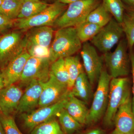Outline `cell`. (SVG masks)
Wrapping results in <instances>:
<instances>
[{
	"label": "cell",
	"mask_w": 134,
	"mask_h": 134,
	"mask_svg": "<svg viewBox=\"0 0 134 134\" xmlns=\"http://www.w3.org/2000/svg\"><path fill=\"white\" fill-rule=\"evenodd\" d=\"M82 42L75 27L58 29L50 48V60L53 63L60 58L72 56L82 48Z\"/></svg>",
	"instance_id": "6da1fadb"
},
{
	"label": "cell",
	"mask_w": 134,
	"mask_h": 134,
	"mask_svg": "<svg viewBox=\"0 0 134 134\" xmlns=\"http://www.w3.org/2000/svg\"><path fill=\"white\" fill-rule=\"evenodd\" d=\"M130 95L128 78H112L110 83L108 105L103 117L105 126L109 127L114 125V118L118 109Z\"/></svg>",
	"instance_id": "7a4b0ae2"
},
{
	"label": "cell",
	"mask_w": 134,
	"mask_h": 134,
	"mask_svg": "<svg viewBox=\"0 0 134 134\" xmlns=\"http://www.w3.org/2000/svg\"><path fill=\"white\" fill-rule=\"evenodd\" d=\"M99 5V0H80L72 2L53 26L59 29L75 27L85 21L90 13Z\"/></svg>",
	"instance_id": "3957f363"
},
{
	"label": "cell",
	"mask_w": 134,
	"mask_h": 134,
	"mask_svg": "<svg viewBox=\"0 0 134 134\" xmlns=\"http://www.w3.org/2000/svg\"><path fill=\"white\" fill-rule=\"evenodd\" d=\"M112 78L103 69L98 80L97 87L89 109L87 125H92L104 117L108 105L110 81Z\"/></svg>",
	"instance_id": "277c9868"
},
{
	"label": "cell",
	"mask_w": 134,
	"mask_h": 134,
	"mask_svg": "<svg viewBox=\"0 0 134 134\" xmlns=\"http://www.w3.org/2000/svg\"><path fill=\"white\" fill-rule=\"evenodd\" d=\"M66 4L57 0L42 12L28 19L16 20L15 26L23 31L34 27L53 26L55 21L65 11Z\"/></svg>",
	"instance_id": "5b68a950"
},
{
	"label": "cell",
	"mask_w": 134,
	"mask_h": 134,
	"mask_svg": "<svg viewBox=\"0 0 134 134\" xmlns=\"http://www.w3.org/2000/svg\"><path fill=\"white\" fill-rule=\"evenodd\" d=\"M127 47L126 40H122L113 52L105 53L102 56L112 78L123 77L129 74L130 62L127 53Z\"/></svg>",
	"instance_id": "8992f818"
},
{
	"label": "cell",
	"mask_w": 134,
	"mask_h": 134,
	"mask_svg": "<svg viewBox=\"0 0 134 134\" xmlns=\"http://www.w3.org/2000/svg\"><path fill=\"white\" fill-rule=\"evenodd\" d=\"M123 33L121 24L112 18L91 41L100 52L105 53L110 52L118 43Z\"/></svg>",
	"instance_id": "52a82bcc"
},
{
	"label": "cell",
	"mask_w": 134,
	"mask_h": 134,
	"mask_svg": "<svg viewBox=\"0 0 134 134\" xmlns=\"http://www.w3.org/2000/svg\"><path fill=\"white\" fill-rule=\"evenodd\" d=\"M24 36L20 31H14L0 37L1 65L7 66L25 49Z\"/></svg>",
	"instance_id": "ba28073f"
},
{
	"label": "cell",
	"mask_w": 134,
	"mask_h": 134,
	"mask_svg": "<svg viewBox=\"0 0 134 134\" xmlns=\"http://www.w3.org/2000/svg\"><path fill=\"white\" fill-rule=\"evenodd\" d=\"M52 63L49 58L31 56L25 66L20 82L22 85L27 86L34 80L46 81L50 76Z\"/></svg>",
	"instance_id": "9c48e42d"
},
{
	"label": "cell",
	"mask_w": 134,
	"mask_h": 134,
	"mask_svg": "<svg viewBox=\"0 0 134 134\" xmlns=\"http://www.w3.org/2000/svg\"><path fill=\"white\" fill-rule=\"evenodd\" d=\"M69 94L63 99L52 105L41 107L30 112L22 114V119L24 127L29 131H31L38 125L57 116L65 108Z\"/></svg>",
	"instance_id": "30bf717a"
},
{
	"label": "cell",
	"mask_w": 134,
	"mask_h": 134,
	"mask_svg": "<svg viewBox=\"0 0 134 134\" xmlns=\"http://www.w3.org/2000/svg\"><path fill=\"white\" fill-rule=\"evenodd\" d=\"M70 90L62 83L50 72L49 79L42 82V90L38 106L40 108L57 103L68 95Z\"/></svg>",
	"instance_id": "8fae6325"
},
{
	"label": "cell",
	"mask_w": 134,
	"mask_h": 134,
	"mask_svg": "<svg viewBox=\"0 0 134 134\" xmlns=\"http://www.w3.org/2000/svg\"><path fill=\"white\" fill-rule=\"evenodd\" d=\"M81 55L85 73L92 86L98 81L103 69V57L98 55L94 46L88 42L83 43Z\"/></svg>",
	"instance_id": "7c38bea8"
},
{
	"label": "cell",
	"mask_w": 134,
	"mask_h": 134,
	"mask_svg": "<svg viewBox=\"0 0 134 134\" xmlns=\"http://www.w3.org/2000/svg\"><path fill=\"white\" fill-rule=\"evenodd\" d=\"M115 129L117 134H134V113L132 109L131 95L120 107L114 118Z\"/></svg>",
	"instance_id": "4fadbf2b"
},
{
	"label": "cell",
	"mask_w": 134,
	"mask_h": 134,
	"mask_svg": "<svg viewBox=\"0 0 134 134\" xmlns=\"http://www.w3.org/2000/svg\"><path fill=\"white\" fill-rule=\"evenodd\" d=\"M42 82L34 80L29 83L23 93L17 112L22 114L30 112L38 106L42 90Z\"/></svg>",
	"instance_id": "5bb4252c"
},
{
	"label": "cell",
	"mask_w": 134,
	"mask_h": 134,
	"mask_svg": "<svg viewBox=\"0 0 134 134\" xmlns=\"http://www.w3.org/2000/svg\"><path fill=\"white\" fill-rule=\"evenodd\" d=\"M24 92L21 87L14 84L6 86L0 92V113L12 115L17 111Z\"/></svg>",
	"instance_id": "9a60e30c"
},
{
	"label": "cell",
	"mask_w": 134,
	"mask_h": 134,
	"mask_svg": "<svg viewBox=\"0 0 134 134\" xmlns=\"http://www.w3.org/2000/svg\"><path fill=\"white\" fill-rule=\"evenodd\" d=\"M30 56L25 49L5 66L2 72L5 87L20 81L25 66Z\"/></svg>",
	"instance_id": "2e32d148"
},
{
	"label": "cell",
	"mask_w": 134,
	"mask_h": 134,
	"mask_svg": "<svg viewBox=\"0 0 134 134\" xmlns=\"http://www.w3.org/2000/svg\"><path fill=\"white\" fill-rule=\"evenodd\" d=\"M27 31L24 36L25 48L36 46L49 47L53 33L52 26L34 27Z\"/></svg>",
	"instance_id": "e0dca14e"
},
{
	"label": "cell",
	"mask_w": 134,
	"mask_h": 134,
	"mask_svg": "<svg viewBox=\"0 0 134 134\" xmlns=\"http://www.w3.org/2000/svg\"><path fill=\"white\" fill-rule=\"evenodd\" d=\"M86 104L85 102L73 96L70 91L64 108L70 115L83 126L87 124L89 115V109Z\"/></svg>",
	"instance_id": "ac0fdd59"
},
{
	"label": "cell",
	"mask_w": 134,
	"mask_h": 134,
	"mask_svg": "<svg viewBox=\"0 0 134 134\" xmlns=\"http://www.w3.org/2000/svg\"><path fill=\"white\" fill-rule=\"evenodd\" d=\"M70 91L73 96L86 104L91 100L92 95V85L84 71L77 77Z\"/></svg>",
	"instance_id": "d6986e66"
},
{
	"label": "cell",
	"mask_w": 134,
	"mask_h": 134,
	"mask_svg": "<svg viewBox=\"0 0 134 134\" xmlns=\"http://www.w3.org/2000/svg\"><path fill=\"white\" fill-rule=\"evenodd\" d=\"M50 4L41 0H23L17 19H28L38 14Z\"/></svg>",
	"instance_id": "ffe728a7"
},
{
	"label": "cell",
	"mask_w": 134,
	"mask_h": 134,
	"mask_svg": "<svg viewBox=\"0 0 134 134\" xmlns=\"http://www.w3.org/2000/svg\"><path fill=\"white\" fill-rule=\"evenodd\" d=\"M65 65L69 75L68 88L71 90L74 86L76 80L83 72V68L77 56H70L64 58Z\"/></svg>",
	"instance_id": "44dd1931"
},
{
	"label": "cell",
	"mask_w": 134,
	"mask_h": 134,
	"mask_svg": "<svg viewBox=\"0 0 134 134\" xmlns=\"http://www.w3.org/2000/svg\"><path fill=\"white\" fill-rule=\"evenodd\" d=\"M62 130L65 134H73L81 129L83 125L71 116L65 108L58 115Z\"/></svg>",
	"instance_id": "7402d4cb"
},
{
	"label": "cell",
	"mask_w": 134,
	"mask_h": 134,
	"mask_svg": "<svg viewBox=\"0 0 134 134\" xmlns=\"http://www.w3.org/2000/svg\"><path fill=\"white\" fill-rule=\"evenodd\" d=\"M75 27L79 40L83 43L92 39L102 28L101 26L86 21Z\"/></svg>",
	"instance_id": "603a6c76"
},
{
	"label": "cell",
	"mask_w": 134,
	"mask_h": 134,
	"mask_svg": "<svg viewBox=\"0 0 134 134\" xmlns=\"http://www.w3.org/2000/svg\"><path fill=\"white\" fill-rule=\"evenodd\" d=\"M112 18L111 15L101 3L90 13L86 21L103 27L106 25Z\"/></svg>",
	"instance_id": "cb8c5ba5"
},
{
	"label": "cell",
	"mask_w": 134,
	"mask_h": 134,
	"mask_svg": "<svg viewBox=\"0 0 134 134\" xmlns=\"http://www.w3.org/2000/svg\"><path fill=\"white\" fill-rule=\"evenodd\" d=\"M23 1L3 0L0 6V15L10 20L17 19Z\"/></svg>",
	"instance_id": "d4e9b609"
},
{
	"label": "cell",
	"mask_w": 134,
	"mask_h": 134,
	"mask_svg": "<svg viewBox=\"0 0 134 134\" xmlns=\"http://www.w3.org/2000/svg\"><path fill=\"white\" fill-rule=\"evenodd\" d=\"M121 25L126 37L128 47L131 50L134 45V10L129 9L125 13Z\"/></svg>",
	"instance_id": "484cf974"
},
{
	"label": "cell",
	"mask_w": 134,
	"mask_h": 134,
	"mask_svg": "<svg viewBox=\"0 0 134 134\" xmlns=\"http://www.w3.org/2000/svg\"><path fill=\"white\" fill-rule=\"evenodd\" d=\"M50 70V72L59 82L68 87L69 75L64 58H60L52 63Z\"/></svg>",
	"instance_id": "4316f807"
},
{
	"label": "cell",
	"mask_w": 134,
	"mask_h": 134,
	"mask_svg": "<svg viewBox=\"0 0 134 134\" xmlns=\"http://www.w3.org/2000/svg\"><path fill=\"white\" fill-rule=\"evenodd\" d=\"M102 4L114 18L121 24L125 8L122 0H103Z\"/></svg>",
	"instance_id": "83f0119b"
},
{
	"label": "cell",
	"mask_w": 134,
	"mask_h": 134,
	"mask_svg": "<svg viewBox=\"0 0 134 134\" xmlns=\"http://www.w3.org/2000/svg\"><path fill=\"white\" fill-rule=\"evenodd\" d=\"M31 134H65L55 117L40 124L31 131Z\"/></svg>",
	"instance_id": "f1b7e54d"
},
{
	"label": "cell",
	"mask_w": 134,
	"mask_h": 134,
	"mask_svg": "<svg viewBox=\"0 0 134 134\" xmlns=\"http://www.w3.org/2000/svg\"><path fill=\"white\" fill-rule=\"evenodd\" d=\"M0 121L5 134H23L17 127L12 115L0 114Z\"/></svg>",
	"instance_id": "f546056e"
},
{
	"label": "cell",
	"mask_w": 134,
	"mask_h": 134,
	"mask_svg": "<svg viewBox=\"0 0 134 134\" xmlns=\"http://www.w3.org/2000/svg\"><path fill=\"white\" fill-rule=\"evenodd\" d=\"M25 49L31 56L50 59V48L49 47L36 46L28 47Z\"/></svg>",
	"instance_id": "4dcf8cb0"
},
{
	"label": "cell",
	"mask_w": 134,
	"mask_h": 134,
	"mask_svg": "<svg viewBox=\"0 0 134 134\" xmlns=\"http://www.w3.org/2000/svg\"><path fill=\"white\" fill-rule=\"evenodd\" d=\"M16 20H10L0 15V32L5 31L12 27L14 25Z\"/></svg>",
	"instance_id": "1f68e13d"
},
{
	"label": "cell",
	"mask_w": 134,
	"mask_h": 134,
	"mask_svg": "<svg viewBox=\"0 0 134 134\" xmlns=\"http://www.w3.org/2000/svg\"><path fill=\"white\" fill-rule=\"evenodd\" d=\"M129 58L132 67V72L133 76V97L132 99V109L134 113V52L130 50L129 54Z\"/></svg>",
	"instance_id": "d6a6232c"
},
{
	"label": "cell",
	"mask_w": 134,
	"mask_h": 134,
	"mask_svg": "<svg viewBox=\"0 0 134 134\" xmlns=\"http://www.w3.org/2000/svg\"><path fill=\"white\" fill-rule=\"evenodd\" d=\"M82 134H106L105 132L99 128H96L89 130Z\"/></svg>",
	"instance_id": "836d02e7"
},
{
	"label": "cell",
	"mask_w": 134,
	"mask_h": 134,
	"mask_svg": "<svg viewBox=\"0 0 134 134\" xmlns=\"http://www.w3.org/2000/svg\"><path fill=\"white\" fill-rule=\"evenodd\" d=\"M122 2L124 3L129 8L130 10H134V0H122Z\"/></svg>",
	"instance_id": "e575fe53"
},
{
	"label": "cell",
	"mask_w": 134,
	"mask_h": 134,
	"mask_svg": "<svg viewBox=\"0 0 134 134\" xmlns=\"http://www.w3.org/2000/svg\"><path fill=\"white\" fill-rule=\"evenodd\" d=\"M5 87L2 72H0V92Z\"/></svg>",
	"instance_id": "d590c367"
},
{
	"label": "cell",
	"mask_w": 134,
	"mask_h": 134,
	"mask_svg": "<svg viewBox=\"0 0 134 134\" xmlns=\"http://www.w3.org/2000/svg\"><path fill=\"white\" fill-rule=\"evenodd\" d=\"M60 2L64 3V4H70L72 2H75L77 1H80V0H58Z\"/></svg>",
	"instance_id": "8d00e7d4"
},
{
	"label": "cell",
	"mask_w": 134,
	"mask_h": 134,
	"mask_svg": "<svg viewBox=\"0 0 134 134\" xmlns=\"http://www.w3.org/2000/svg\"><path fill=\"white\" fill-rule=\"evenodd\" d=\"M0 134H5V131L0 121Z\"/></svg>",
	"instance_id": "74e56055"
},
{
	"label": "cell",
	"mask_w": 134,
	"mask_h": 134,
	"mask_svg": "<svg viewBox=\"0 0 134 134\" xmlns=\"http://www.w3.org/2000/svg\"><path fill=\"white\" fill-rule=\"evenodd\" d=\"M3 1V0H0V6H1V5Z\"/></svg>",
	"instance_id": "f35d334b"
},
{
	"label": "cell",
	"mask_w": 134,
	"mask_h": 134,
	"mask_svg": "<svg viewBox=\"0 0 134 134\" xmlns=\"http://www.w3.org/2000/svg\"><path fill=\"white\" fill-rule=\"evenodd\" d=\"M111 134H117L114 133H113V132H112L111 133Z\"/></svg>",
	"instance_id": "ab89813d"
},
{
	"label": "cell",
	"mask_w": 134,
	"mask_h": 134,
	"mask_svg": "<svg viewBox=\"0 0 134 134\" xmlns=\"http://www.w3.org/2000/svg\"><path fill=\"white\" fill-rule=\"evenodd\" d=\"M18 1H23V0H18Z\"/></svg>",
	"instance_id": "60d3db41"
},
{
	"label": "cell",
	"mask_w": 134,
	"mask_h": 134,
	"mask_svg": "<svg viewBox=\"0 0 134 134\" xmlns=\"http://www.w3.org/2000/svg\"><path fill=\"white\" fill-rule=\"evenodd\" d=\"M41 1H45V0H41Z\"/></svg>",
	"instance_id": "b9f144b4"
},
{
	"label": "cell",
	"mask_w": 134,
	"mask_h": 134,
	"mask_svg": "<svg viewBox=\"0 0 134 134\" xmlns=\"http://www.w3.org/2000/svg\"><path fill=\"white\" fill-rule=\"evenodd\" d=\"M0 114H1V113H0Z\"/></svg>",
	"instance_id": "7bdbcfd3"
}]
</instances>
